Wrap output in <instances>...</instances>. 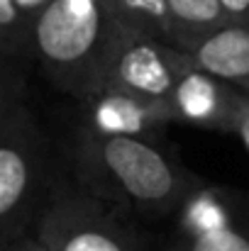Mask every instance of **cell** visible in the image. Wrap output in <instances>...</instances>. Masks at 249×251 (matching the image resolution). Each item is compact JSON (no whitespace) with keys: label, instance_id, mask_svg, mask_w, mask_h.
Returning <instances> with one entry per match:
<instances>
[{"label":"cell","instance_id":"cell-1","mask_svg":"<svg viewBox=\"0 0 249 251\" xmlns=\"http://www.w3.org/2000/svg\"><path fill=\"white\" fill-rule=\"evenodd\" d=\"M66 173L127 215L164 217L198 180L162 142L95 134L76 127L66 147Z\"/></svg>","mask_w":249,"mask_h":251},{"label":"cell","instance_id":"cell-2","mask_svg":"<svg viewBox=\"0 0 249 251\" xmlns=\"http://www.w3.org/2000/svg\"><path fill=\"white\" fill-rule=\"evenodd\" d=\"M122 34L105 0H52L32 25L29 56L54 88L81 98L98 88Z\"/></svg>","mask_w":249,"mask_h":251},{"label":"cell","instance_id":"cell-3","mask_svg":"<svg viewBox=\"0 0 249 251\" xmlns=\"http://www.w3.org/2000/svg\"><path fill=\"white\" fill-rule=\"evenodd\" d=\"M27 232L54 251H144L125 210L93 195L59 168Z\"/></svg>","mask_w":249,"mask_h":251},{"label":"cell","instance_id":"cell-4","mask_svg":"<svg viewBox=\"0 0 249 251\" xmlns=\"http://www.w3.org/2000/svg\"><path fill=\"white\" fill-rule=\"evenodd\" d=\"M56 168L42 125L25 107L0 132V242L29 229Z\"/></svg>","mask_w":249,"mask_h":251},{"label":"cell","instance_id":"cell-5","mask_svg":"<svg viewBox=\"0 0 249 251\" xmlns=\"http://www.w3.org/2000/svg\"><path fill=\"white\" fill-rule=\"evenodd\" d=\"M188 66H193V56L181 47L144 34H122L103 69L98 88L166 100Z\"/></svg>","mask_w":249,"mask_h":251},{"label":"cell","instance_id":"cell-6","mask_svg":"<svg viewBox=\"0 0 249 251\" xmlns=\"http://www.w3.org/2000/svg\"><path fill=\"white\" fill-rule=\"evenodd\" d=\"M79 100V127L95 134L139 137L159 142L173 115L166 100L144 98L117 88H95Z\"/></svg>","mask_w":249,"mask_h":251},{"label":"cell","instance_id":"cell-7","mask_svg":"<svg viewBox=\"0 0 249 251\" xmlns=\"http://www.w3.org/2000/svg\"><path fill=\"white\" fill-rule=\"evenodd\" d=\"M166 102L173 122L210 132H232L245 102V90L193 61L171 88Z\"/></svg>","mask_w":249,"mask_h":251},{"label":"cell","instance_id":"cell-8","mask_svg":"<svg viewBox=\"0 0 249 251\" xmlns=\"http://www.w3.org/2000/svg\"><path fill=\"white\" fill-rule=\"evenodd\" d=\"M176 217V237H198L205 232L225 229L242 222V205L240 198L220 185L203 183L200 178L186 190L176 210L171 212Z\"/></svg>","mask_w":249,"mask_h":251},{"label":"cell","instance_id":"cell-9","mask_svg":"<svg viewBox=\"0 0 249 251\" xmlns=\"http://www.w3.org/2000/svg\"><path fill=\"white\" fill-rule=\"evenodd\" d=\"M183 51L205 71L249 93V25L227 22Z\"/></svg>","mask_w":249,"mask_h":251},{"label":"cell","instance_id":"cell-10","mask_svg":"<svg viewBox=\"0 0 249 251\" xmlns=\"http://www.w3.org/2000/svg\"><path fill=\"white\" fill-rule=\"evenodd\" d=\"M105 5L125 34H144L178 47L166 0H105Z\"/></svg>","mask_w":249,"mask_h":251},{"label":"cell","instance_id":"cell-11","mask_svg":"<svg viewBox=\"0 0 249 251\" xmlns=\"http://www.w3.org/2000/svg\"><path fill=\"white\" fill-rule=\"evenodd\" d=\"M176 27V44L188 49L193 42L230 22L220 0H166Z\"/></svg>","mask_w":249,"mask_h":251},{"label":"cell","instance_id":"cell-12","mask_svg":"<svg viewBox=\"0 0 249 251\" xmlns=\"http://www.w3.org/2000/svg\"><path fill=\"white\" fill-rule=\"evenodd\" d=\"M27 81L20 59L0 54V132L27 107Z\"/></svg>","mask_w":249,"mask_h":251},{"label":"cell","instance_id":"cell-13","mask_svg":"<svg viewBox=\"0 0 249 251\" xmlns=\"http://www.w3.org/2000/svg\"><path fill=\"white\" fill-rule=\"evenodd\" d=\"M176 251H249V227L240 222L198 237L176 239Z\"/></svg>","mask_w":249,"mask_h":251},{"label":"cell","instance_id":"cell-14","mask_svg":"<svg viewBox=\"0 0 249 251\" xmlns=\"http://www.w3.org/2000/svg\"><path fill=\"white\" fill-rule=\"evenodd\" d=\"M0 54L15 59L29 56V29L15 0H0Z\"/></svg>","mask_w":249,"mask_h":251},{"label":"cell","instance_id":"cell-15","mask_svg":"<svg viewBox=\"0 0 249 251\" xmlns=\"http://www.w3.org/2000/svg\"><path fill=\"white\" fill-rule=\"evenodd\" d=\"M0 251H54V249H49L47 244H42L34 234L22 232V234H15V237L0 242Z\"/></svg>","mask_w":249,"mask_h":251},{"label":"cell","instance_id":"cell-16","mask_svg":"<svg viewBox=\"0 0 249 251\" xmlns=\"http://www.w3.org/2000/svg\"><path fill=\"white\" fill-rule=\"evenodd\" d=\"M15 2H17V10H20V15H22V20H25L27 29L32 32L34 20L39 17V12H42L52 0H15Z\"/></svg>","mask_w":249,"mask_h":251},{"label":"cell","instance_id":"cell-17","mask_svg":"<svg viewBox=\"0 0 249 251\" xmlns=\"http://www.w3.org/2000/svg\"><path fill=\"white\" fill-rule=\"evenodd\" d=\"M220 5L225 7L230 22H245V25H249V0H220Z\"/></svg>","mask_w":249,"mask_h":251},{"label":"cell","instance_id":"cell-18","mask_svg":"<svg viewBox=\"0 0 249 251\" xmlns=\"http://www.w3.org/2000/svg\"><path fill=\"white\" fill-rule=\"evenodd\" d=\"M232 134H237L242 139V144L247 147V151H249V93H245V102L240 107V115H237V122H235Z\"/></svg>","mask_w":249,"mask_h":251},{"label":"cell","instance_id":"cell-19","mask_svg":"<svg viewBox=\"0 0 249 251\" xmlns=\"http://www.w3.org/2000/svg\"><path fill=\"white\" fill-rule=\"evenodd\" d=\"M245 93H247V90H245Z\"/></svg>","mask_w":249,"mask_h":251}]
</instances>
